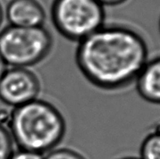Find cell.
Segmentation results:
<instances>
[{"label": "cell", "mask_w": 160, "mask_h": 159, "mask_svg": "<svg viewBox=\"0 0 160 159\" xmlns=\"http://www.w3.org/2000/svg\"><path fill=\"white\" fill-rule=\"evenodd\" d=\"M39 77L29 68H8L0 81V100L17 108L38 98L40 92Z\"/></svg>", "instance_id": "5"}, {"label": "cell", "mask_w": 160, "mask_h": 159, "mask_svg": "<svg viewBox=\"0 0 160 159\" xmlns=\"http://www.w3.org/2000/svg\"><path fill=\"white\" fill-rule=\"evenodd\" d=\"M10 26L44 27L46 12L39 0H10L4 11Z\"/></svg>", "instance_id": "6"}, {"label": "cell", "mask_w": 160, "mask_h": 159, "mask_svg": "<svg viewBox=\"0 0 160 159\" xmlns=\"http://www.w3.org/2000/svg\"><path fill=\"white\" fill-rule=\"evenodd\" d=\"M3 19H4V10H3L2 4L0 3V27H1L2 24H3Z\"/></svg>", "instance_id": "14"}, {"label": "cell", "mask_w": 160, "mask_h": 159, "mask_svg": "<svg viewBox=\"0 0 160 159\" xmlns=\"http://www.w3.org/2000/svg\"><path fill=\"white\" fill-rule=\"evenodd\" d=\"M159 32H160V19H159Z\"/></svg>", "instance_id": "16"}, {"label": "cell", "mask_w": 160, "mask_h": 159, "mask_svg": "<svg viewBox=\"0 0 160 159\" xmlns=\"http://www.w3.org/2000/svg\"><path fill=\"white\" fill-rule=\"evenodd\" d=\"M44 156L42 154L28 151V150L19 149L14 151L10 159H43Z\"/></svg>", "instance_id": "11"}, {"label": "cell", "mask_w": 160, "mask_h": 159, "mask_svg": "<svg viewBox=\"0 0 160 159\" xmlns=\"http://www.w3.org/2000/svg\"><path fill=\"white\" fill-rule=\"evenodd\" d=\"M14 144L8 127L0 123V159H10L15 151Z\"/></svg>", "instance_id": "9"}, {"label": "cell", "mask_w": 160, "mask_h": 159, "mask_svg": "<svg viewBox=\"0 0 160 159\" xmlns=\"http://www.w3.org/2000/svg\"><path fill=\"white\" fill-rule=\"evenodd\" d=\"M103 6H118L125 3L127 0H96Z\"/></svg>", "instance_id": "12"}, {"label": "cell", "mask_w": 160, "mask_h": 159, "mask_svg": "<svg viewBox=\"0 0 160 159\" xmlns=\"http://www.w3.org/2000/svg\"><path fill=\"white\" fill-rule=\"evenodd\" d=\"M149 60L143 37L122 25H104L78 43L75 62L87 81L103 91L134 83Z\"/></svg>", "instance_id": "1"}, {"label": "cell", "mask_w": 160, "mask_h": 159, "mask_svg": "<svg viewBox=\"0 0 160 159\" xmlns=\"http://www.w3.org/2000/svg\"><path fill=\"white\" fill-rule=\"evenodd\" d=\"M8 129L19 149L44 155L62 142L66 122L55 105L38 97L14 108Z\"/></svg>", "instance_id": "2"}, {"label": "cell", "mask_w": 160, "mask_h": 159, "mask_svg": "<svg viewBox=\"0 0 160 159\" xmlns=\"http://www.w3.org/2000/svg\"><path fill=\"white\" fill-rule=\"evenodd\" d=\"M119 159H141L139 157H121Z\"/></svg>", "instance_id": "15"}, {"label": "cell", "mask_w": 160, "mask_h": 159, "mask_svg": "<svg viewBox=\"0 0 160 159\" xmlns=\"http://www.w3.org/2000/svg\"><path fill=\"white\" fill-rule=\"evenodd\" d=\"M134 83L143 100L160 105V57L147 61Z\"/></svg>", "instance_id": "7"}, {"label": "cell", "mask_w": 160, "mask_h": 159, "mask_svg": "<svg viewBox=\"0 0 160 159\" xmlns=\"http://www.w3.org/2000/svg\"><path fill=\"white\" fill-rule=\"evenodd\" d=\"M43 159H87L82 153L70 148H55L47 152Z\"/></svg>", "instance_id": "10"}, {"label": "cell", "mask_w": 160, "mask_h": 159, "mask_svg": "<svg viewBox=\"0 0 160 159\" xmlns=\"http://www.w3.org/2000/svg\"><path fill=\"white\" fill-rule=\"evenodd\" d=\"M51 17L62 37L79 43L105 25V7L96 0H53Z\"/></svg>", "instance_id": "4"}, {"label": "cell", "mask_w": 160, "mask_h": 159, "mask_svg": "<svg viewBox=\"0 0 160 159\" xmlns=\"http://www.w3.org/2000/svg\"><path fill=\"white\" fill-rule=\"evenodd\" d=\"M141 159H160V123L151 128L141 142Z\"/></svg>", "instance_id": "8"}, {"label": "cell", "mask_w": 160, "mask_h": 159, "mask_svg": "<svg viewBox=\"0 0 160 159\" xmlns=\"http://www.w3.org/2000/svg\"><path fill=\"white\" fill-rule=\"evenodd\" d=\"M7 69H8V65H7L6 62L4 61L1 53H0V81H1V79L4 75V73L6 72Z\"/></svg>", "instance_id": "13"}, {"label": "cell", "mask_w": 160, "mask_h": 159, "mask_svg": "<svg viewBox=\"0 0 160 159\" xmlns=\"http://www.w3.org/2000/svg\"><path fill=\"white\" fill-rule=\"evenodd\" d=\"M53 37L44 27H20L9 25L0 31V53L8 66L28 68L50 55Z\"/></svg>", "instance_id": "3"}]
</instances>
